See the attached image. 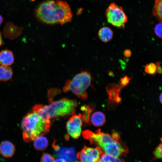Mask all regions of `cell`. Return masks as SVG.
Masks as SVG:
<instances>
[{"label":"cell","instance_id":"13","mask_svg":"<svg viewBox=\"0 0 162 162\" xmlns=\"http://www.w3.org/2000/svg\"><path fill=\"white\" fill-rule=\"evenodd\" d=\"M14 61L13 52L8 50H2L0 52V64L4 66L11 65Z\"/></svg>","mask_w":162,"mask_h":162},{"label":"cell","instance_id":"7","mask_svg":"<svg viewBox=\"0 0 162 162\" xmlns=\"http://www.w3.org/2000/svg\"><path fill=\"white\" fill-rule=\"evenodd\" d=\"M99 147L103 150L105 153L116 158L125 154L128 152L127 148L121 139L102 145Z\"/></svg>","mask_w":162,"mask_h":162},{"label":"cell","instance_id":"28","mask_svg":"<svg viewBox=\"0 0 162 162\" xmlns=\"http://www.w3.org/2000/svg\"><path fill=\"white\" fill-rule=\"evenodd\" d=\"M55 161L56 162H65V161L63 158H59L56 160H55Z\"/></svg>","mask_w":162,"mask_h":162},{"label":"cell","instance_id":"16","mask_svg":"<svg viewBox=\"0 0 162 162\" xmlns=\"http://www.w3.org/2000/svg\"><path fill=\"white\" fill-rule=\"evenodd\" d=\"M13 74V70L10 67L0 65V81H8L11 78Z\"/></svg>","mask_w":162,"mask_h":162},{"label":"cell","instance_id":"10","mask_svg":"<svg viewBox=\"0 0 162 162\" xmlns=\"http://www.w3.org/2000/svg\"><path fill=\"white\" fill-rule=\"evenodd\" d=\"M122 88L118 84L112 83L108 84L106 88L108 98L109 106L118 104L122 101L119 94Z\"/></svg>","mask_w":162,"mask_h":162},{"label":"cell","instance_id":"8","mask_svg":"<svg viewBox=\"0 0 162 162\" xmlns=\"http://www.w3.org/2000/svg\"><path fill=\"white\" fill-rule=\"evenodd\" d=\"M103 152L102 150L99 147L95 148L85 146L83 149L77 153L76 156L78 160L81 162H98Z\"/></svg>","mask_w":162,"mask_h":162},{"label":"cell","instance_id":"11","mask_svg":"<svg viewBox=\"0 0 162 162\" xmlns=\"http://www.w3.org/2000/svg\"><path fill=\"white\" fill-rule=\"evenodd\" d=\"M59 158L65 162L76 161V156L74 149L72 148H61L56 151Z\"/></svg>","mask_w":162,"mask_h":162},{"label":"cell","instance_id":"19","mask_svg":"<svg viewBox=\"0 0 162 162\" xmlns=\"http://www.w3.org/2000/svg\"><path fill=\"white\" fill-rule=\"evenodd\" d=\"M81 110L84 111L83 114L81 115L82 120L86 124L88 123L90 121L91 113L93 110L92 106L83 105L81 107Z\"/></svg>","mask_w":162,"mask_h":162},{"label":"cell","instance_id":"22","mask_svg":"<svg viewBox=\"0 0 162 162\" xmlns=\"http://www.w3.org/2000/svg\"><path fill=\"white\" fill-rule=\"evenodd\" d=\"M162 22H160L156 25L154 28L155 35L160 38H161L162 37Z\"/></svg>","mask_w":162,"mask_h":162},{"label":"cell","instance_id":"12","mask_svg":"<svg viewBox=\"0 0 162 162\" xmlns=\"http://www.w3.org/2000/svg\"><path fill=\"white\" fill-rule=\"evenodd\" d=\"M15 150L14 145L9 141H4L0 144V153L4 157L10 158L12 157Z\"/></svg>","mask_w":162,"mask_h":162},{"label":"cell","instance_id":"20","mask_svg":"<svg viewBox=\"0 0 162 162\" xmlns=\"http://www.w3.org/2000/svg\"><path fill=\"white\" fill-rule=\"evenodd\" d=\"M123 161V159L115 157L103 152L100 155L98 162H117Z\"/></svg>","mask_w":162,"mask_h":162},{"label":"cell","instance_id":"6","mask_svg":"<svg viewBox=\"0 0 162 162\" xmlns=\"http://www.w3.org/2000/svg\"><path fill=\"white\" fill-rule=\"evenodd\" d=\"M82 136L89 140L92 144H94L99 147L102 145L112 142L120 139L118 133L114 131L111 135L101 132L100 129L95 133L89 130L82 132Z\"/></svg>","mask_w":162,"mask_h":162},{"label":"cell","instance_id":"14","mask_svg":"<svg viewBox=\"0 0 162 162\" xmlns=\"http://www.w3.org/2000/svg\"><path fill=\"white\" fill-rule=\"evenodd\" d=\"M98 36L101 41L106 43L111 40L112 39L113 32L110 28L104 27L99 29L98 33Z\"/></svg>","mask_w":162,"mask_h":162},{"label":"cell","instance_id":"1","mask_svg":"<svg viewBox=\"0 0 162 162\" xmlns=\"http://www.w3.org/2000/svg\"><path fill=\"white\" fill-rule=\"evenodd\" d=\"M35 14L41 22L49 24L62 25L70 22L73 14L70 8L65 1L47 0L38 6Z\"/></svg>","mask_w":162,"mask_h":162},{"label":"cell","instance_id":"29","mask_svg":"<svg viewBox=\"0 0 162 162\" xmlns=\"http://www.w3.org/2000/svg\"><path fill=\"white\" fill-rule=\"evenodd\" d=\"M2 35L0 32V46L2 45Z\"/></svg>","mask_w":162,"mask_h":162},{"label":"cell","instance_id":"26","mask_svg":"<svg viewBox=\"0 0 162 162\" xmlns=\"http://www.w3.org/2000/svg\"><path fill=\"white\" fill-rule=\"evenodd\" d=\"M161 63L160 62H157L156 63L157 66L156 74L158 73L159 74H161L162 73V68Z\"/></svg>","mask_w":162,"mask_h":162},{"label":"cell","instance_id":"23","mask_svg":"<svg viewBox=\"0 0 162 162\" xmlns=\"http://www.w3.org/2000/svg\"><path fill=\"white\" fill-rule=\"evenodd\" d=\"M131 79V77H129L127 76L121 78L120 80L119 86L122 88L128 84Z\"/></svg>","mask_w":162,"mask_h":162},{"label":"cell","instance_id":"21","mask_svg":"<svg viewBox=\"0 0 162 162\" xmlns=\"http://www.w3.org/2000/svg\"><path fill=\"white\" fill-rule=\"evenodd\" d=\"M144 71L147 74L154 76L156 74L157 66L156 64L150 63L147 64L145 67Z\"/></svg>","mask_w":162,"mask_h":162},{"label":"cell","instance_id":"3","mask_svg":"<svg viewBox=\"0 0 162 162\" xmlns=\"http://www.w3.org/2000/svg\"><path fill=\"white\" fill-rule=\"evenodd\" d=\"M51 122L43 119L36 112L32 111L23 118L21 127L24 141L29 142L37 137L43 136L49 131Z\"/></svg>","mask_w":162,"mask_h":162},{"label":"cell","instance_id":"24","mask_svg":"<svg viewBox=\"0 0 162 162\" xmlns=\"http://www.w3.org/2000/svg\"><path fill=\"white\" fill-rule=\"evenodd\" d=\"M162 143H160L156 148L154 154V157L156 159H161L162 157Z\"/></svg>","mask_w":162,"mask_h":162},{"label":"cell","instance_id":"30","mask_svg":"<svg viewBox=\"0 0 162 162\" xmlns=\"http://www.w3.org/2000/svg\"><path fill=\"white\" fill-rule=\"evenodd\" d=\"M162 93H161L160 95L159 98V99L160 102L161 104L162 103Z\"/></svg>","mask_w":162,"mask_h":162},{"label":"cell","instance_id":"5","mask_svg":"<svg viewBox=\"0 0 162 162\" xmlns=\"http://www.w3.org/2000/svg\"><path fill=\"white\" fill-rule=\"evenodd\" d=\"M107 21L114 26L124 28L128 17L122 7L112 3L106 9L105 13Z\"/></svg>","mask_w":162,"mask_h":162},{"label":"cell","instance_id":"15","mask_svg":"<svg viewBox=\"0 0 162 162\" xmlns=\"http://www.w3.org/2000/svg\"><path fill=\"white\" fill-rule=\"evenodd\" d=\"M93 124L97 127L103 125L106 122V117L103 112L97 111L93 113L91 118Z\"/></svg>","mask_w":162,"mask_h":162},{"label":"cell","instance_id":"25","mask_svg":"<svg viewBox=\"0 0 162 162\" xmlns=\"http://www.w3.org/2000/svg\"><path fill=\"white\" fill-rule=\"evenodd\" d=\"M55 158L48 154H43L40 158L41 162H55Z\"/></svg>","mask_w":162,"mask_h":162},{"label":"cell","instance_id":"9","mask_svg":"<svg viewBox=\"0 0 162 162\" xmlns=\"http://www.w3.org/2000/svg\"><path fill=\"white\" fill-rule=\"evenodd\" d=\"M81 114L75 115L71 117L67 123L68 134L73 138H78L81 132L82 120Z\"/></svg>","mask_w":162,"mask_h":162},{"label":"cell","instance_id":"4","mask_svg":"<svg viewBox=\"0 0 162 162\" xmlns=\"http://www.w3.org/2000/svg\"><path fill=\"white\" fill-rule=\"evenodd\" d=\"M92 79L88 71H82L71 80H67L63 87L64 92L71 91L82 100H86L88 96L87 89L91 85Z\"/></svg>","mask_w":162,"mask_h":162},{"label":"cell","instance_id":"2","mask_svg":"<svg viewBox=\"0 0 162 162\" xmlns=\"http://www.w3.org/2000/svg\"><path fill=\"white\" fill-rule=\"evenodd\" d=\"M47 105L37 104L33 106L32 111L37 113L47 122L57 116L72 115L75 112L77 103L75 100L63 98L55 101H52Z\"/></svg>","mask_w":162,"mask_h":162},{"label":"cell","instance_id":"17","mask_svg":"<svg viewBox=\"0 0 162 162\" xmlns=\"http://www.w3.org/2000/svg\"><path fill=\"white\" fill-rule=\"evenodd\" d=\"M33 141L34 147L38 150L43 151L48 146V142L47 139L43 136H38Z\"/></svg>","mask_w":162,"mask_h":162},{"label":"cell","instance_id":"31","mask_svg":"<svg viewBox=\"0 0 162 162\" xmlns=\"http://www.w3.org/2000/svg\"><path fill=\"white\" fill-rule=\"evenodd\" d=\"M3 21V18L2 16L0 15V25L2 24Z\"/></svg>","mask_w":162,"mask_h":162},{"label":"cell","instance_id":"18","mask_svg":"<svg viewBox=\"0 0 162 162\" xmlns=\"http://www.w3.org/2000/svg\"><path fill=\"white\" fill-rule=\"evenodd\" d=\"M152 14L160 22L162 20V0H155L152 9Z\"/></svg>","mask_w":162,"mask_h":162},{"label":"cell","instance_id":"27","mask_svg":"<svg viewBox=\"0 0 162 162\" xmlns=\"http://www.w3.org/2000/svg\"><path fill=\"white\" fill-rule=\"evenodd\" d=\"M131 51L129 49H127L125 50L124 52V54L126 57H129L131 55Z\"/></svg>","mask_w":162,"mask_h":162}]
</instances>
